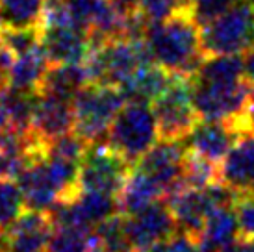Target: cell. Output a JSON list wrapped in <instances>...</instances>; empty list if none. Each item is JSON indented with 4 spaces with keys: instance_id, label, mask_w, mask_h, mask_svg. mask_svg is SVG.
<instances>
[{
    "instance_id": "obj_16",
    "label": "cell",
    "mask_w": 254,
    "mask_h": 252,
    "mask_svg": "<svg viewBox=\"0 0 254 252\" xmlns=\"http://www.w3.org/2000/svg\"><path fill=\"white\" fill-rule=\"evenodd\" d=\"M165 198L162 184L137 167H132L125 178V184L117 193V206L123 215H134Z\"/></svg>"
},
{
    "instance_id": "obj_27",
    "label": "cell",
    "mask_w": 254,
    "mask_h": 252,
    "mask_svg": "<svg viewBox=\"0 0 254 252\" xmlns=\"http://www.w3.org/2000/svg\"><path fill=\"white\" fill-rule=\"evenodd\" d=\"M95 230L102 239L106 252H135L132 241L128 238L127 217L123 213H115L112 217H108Z\"/></svg>"
},
{
    "instance_id": "obj_40",
    "label": "cell",
    "mask_w": 254,
    "mask_h": 252,
    "mask_svg": "<svg viewBox=\"0 0 254 252\" xmlns=\"http://www.w3.org/2000/svg\"><path fill=\"white\" fill-rule=\"evenodd\" d=\"M195 0H182V6H180V9H190V6L193 4Z\"/></svg>"
},
{
    "instance_id": "obj_33",
    "label": "cell",
    "mask_w": 254,
    "mask_h": 252,
    "mask_svg": "<svg viewBox=\"0 0 254 252\" xmlns=\"http://www.w3.org/2000/svg\"><path fill=\"white\" fill-rule=\"evenodd\" d=\"M232 123L241 133L243 132L254 133V89H253V95H251V100H249L247 110L243 112L241 117H238V119L232 121Z\"/></svg>"
},
{
    "instance_id": "obj_32",
    "label": "cell",
    "mask_w": 254,
    "mask_h": 252,
    "mask_svg": "<svg viewBox=\"0 0 254 252\" xmlns=\"http://www.w3.org/2000/svg\"><path fill=\"white\" fill-rule=\"evenodd\" d=\"M234 210L238 215L240 224V236L254 238V195L253 193H241L236 198Z\"/></svg>"
},
{
    "instance_id": "obj_39",
    "label": "cell",
    "mask_w": 254,
    "mask_h": 252,
    "mask_svg": "<svg viewBox=\"0 0 254 252\" xmlns=\"http://www.w3.org/2000/svg\"><path fill=\"white\" fill-rule=\"evenodd\" d=\"M0 252H7V238H6V232H0Z\"/></svg>"
},
{
    "instance_id": "obj_38",
    "label": "cell",
    "mask_w": 254,
    "mask_h": 252,
    "mask_svg": "<svg viewBox=\"0 0 254 252\" xmlns=\"http://www.w3.org/2000/svg\"><path fill=\"white\" fill-rule=\"evenodd\" d=\"M0 130H11V121L6 104V89H0Z\"/></svg>"
},
{
    "instance_id": "obj_34",
    "label": "cell",
    "mask_w": 254,
    "mask_h": 252,
    "mask_svg": "<svg viewBox=\"0 0 254 252\" xmlns=\"http://www.w3.org/2000/svg\"><path fill=\"white\" fill-rule=\"evenodd\" d=\"M112 6L125 17L141 15V0H110Z\"/></svg>"
},
{
    "instance_id": "obj_43",
    "label": "cell",
    "mask_w": 254,
    "mask_h": 252,
    "mask_svg": "<svg viewBox=\"0 0 254 252\" xmlns=\"http://www.w3.org/2000/svg\"><path fill=\"white\" fill-rule=\"evenodd\" d=\"M47 2H56V0H47Z\"/></svg>"
},
{
    "instance_id": "obj_10",
    "label": "cell",
    "mask_w": 254,
    "mask_h": 252,
    "mask_svg": "<svg viewBox=\"0 0 254 252\" xmlns=\"http://www.w3.org/2000/svg\"><path fill=\"white\" fill-rule=\"evenodd\" d=\"M69 132H74L72 100L47 93H37L28 135L50 143Z\"/></svg>"
},
{
    "instance_id": "obj_19",
    "label": "cell",
    "mask_w": 254,
    "mask_h": 252,
    "mask_svg": "<svg viewBox=\"0 0 254 252\" xmlns=\"http://www.w3.org/2000/svg\"><path fill=\"white\" fill-rule=\"evenodd\" d=\"M171 74L169 70L160 67L156 62H150L137 69L128 78L121 89L125 93L127 100H137V102H154L156 98L163 93V89L169 85Z\"/></svg>"
},
{
    "instance_id": "obj_3",
    "label": "cell",
    "mask_w": 254,
    "mask_h": 252,
    "mask_svg": "<svg viewBox=\"0 0 254 252\" xmlns=\"http://www.w3.org/2000/svg\"><path fill=\"white\" fill-rule=\"evenodd\" d=\"M158 141L160 132L152 106L148 102L127 100L110 126L108 143L130 167H134Z\"/></svg>"
},
{
    "instance_id": "obj_35",
    "label": "cell",
    "mask_w": 254,
    "mask_h": 252,
    "mask_svg": "<svg viewBox=\"0 0 254 252\" xmlns=\"http://www.w3.org/2000/svg\"><path fill=\"white\" fill-rule=\"evenodd\" d=\"M11 62H13V54L0 45V89H7V85H9L7 74H9Z\"/></svg>"
},
{
    "instance_id": "obj_24",
    "label": "cell",
    "mask_w": 254,
    "mask_h": 252,
    "mask_svg": "<svg viewBox=\"0 0 254 252\" xmlns=\"http://www.w3.org/2000/svg\"><path fill=\"white\" fill-rule=\"evenodd\" d=\"M182 182L186 188L195 189H204L212 184L221 182L219 165L186 147V156H184L182 165Z\"/></svg>"
},
{
    "instance_id": "obj_23",
    "label": "cell",
    "mask_w": 254,
    "mask_h": 252,
    "mask_svg": "<svg viewBox=\"0 0 254 252\" xmlns=\"http://www.w3.org/2000/svg\"><path fill=\"white\" fill-rule=\"evenodd\" d=\"M195 80L206 82H236L243 78V56L238 54H213L206 56L195 72Z\"/></svg>"
},
{
    "instance_id": "obj_2",
    "label": "cell",
    "mask_w": 254,
    "mask_h": 252,
    "mask_svg": "<svg viewBox=\"0 0 254 252\" xmlns=\"http://www.w3.org/2000/svg\"><path fill=\"white\" fill-rule=\"evenodd\" d=\"M150 62H154V58L145 35H135L91 45L84 65L89 70L91 84H112L121 87L135 70Z\"/></svg>"
},
{
    "instance_id": "obj_11",
    "label": "cell",
    "mask_w": 254,
    "mask_h": 252,
    "mask_svg": "<svg viewBox=\"0 0 254 252\" xmlns=\"http://www.w3.org/2000/svg\"><path fill=\"white\" fill-rule=\"evenodd\" d=\"M127 217V232L135 252H147L150 247L178 230V224L171 213L169 206L156 202L145 210Z\"/></svg>"
},
{
    "instance_id": "obj_21",
    "label": "cell",
    "mask_w": 254,
    "mask_h": 252,
    "mask_svg": "<svg viewBox=\"0 0 254 252\" xmlns=\"http://www.w3.org/2000/svg\"><path fill=\"white\" fill-rule=\"evenodd\" d=\"M45 252H106L97 230L54 226Z\"/></svg>"
},
{
    "instance_id": "obj_41",
    "label": "cell",
    "mask_w": 254,
    "mask_h": 252,
    "mask_svg": "<svg viewBox=\"0 0 254 252\" xmlns=\"http://www.w3.org/2000/svg\"><path fill=\"white\" fill-rule=\"evenodd\" d=\"M251 193H253V195H254V186H253V189H251Z\"/></svg>"
},
{
    "instance_id": "obj_25",
    "label": "cell",
    "mask_w": 254,
    "mask_h": 252,
    "mask_svg": "<svg viewBox=\"0 0 254 252\" xmlns=\"http://www.w3.org/2000/svg\"><path fill=\"white\" fill-rule=\"evenodd\" d=\"M26 135L15 130H0V178H15L24 163Z\"/></svg>"
},
{
    "instance_id": "obj_36",
    "label": "cell",
    "mask_w": 254,
    "mask_h": 252,
    "mask_svg": "<svg viewBox=\"0 0 254 252\" xmlns=\"http://www.w3.org/2000/svg\"><path fill=\"white\" fill-rule=\"evenodd\" d=\"M243 78L254 87V43L243 50Z\"/></svg>"
},
{
    "instance_id": "obj_1",
    "label": "cell",
    "mask_w": 254,
    "mask_h": 252,
    "mask_svg": "<svg viewBox=\"0 0 254 252\" xmlns=\"http://www.w3.org/2000/svg\"><path fill=\"white\" fill-rule=\"evenodd\" d=\"M198 28L188 9H178L165 21L147 24L145 39L154 62L171 74L195 76L206 60Z\"/></svg>"
},
{
    "instance_id": "obj_6",
    "label": "cell",
    "mask_w": 254,
    "mask_h": 252,
    "mask_svg": "<svg viewBox=\"0 0 254 252\" xmlns=\"http://www.w3.org/2000/svg\"><path fill=\"white\" fill-rule=\"evenodd\" d=\"M254 43V6L240 0L226 13L200 30V45L206 56L238 54Z\"/></svg>"
},
{
    "instance_id": "obj_42",
    "label": "cell",
    "mask_w": 254,
    "mask_h": 252,
    "mask_svg": "<svg viewBox=\"0 0 254 252\" xmlns=\"http://www.w3.org/2000/svg\"><path fill=\"white\" fill-rule=\"evenodd\" d=\"M249 2H251V4H253V6H254V0H249Z\"/></svg>"
},
{
    "instance_id": "obj_29",
    "label": "cell",
    "mask_w": 254,
    "mask_h": 252,
    "mask_svg": "<svg viewBox=\"0 0 254 252\" xmlns=\"http://www.w3.org/2000/svg\"><path fill=\"white\" fill-rule=\"evenodd\" d=\"M240 0H195L190 6V15L193 21L202 28L208 22L215 21L217 17L226 13L230 7H234Z\"/></svg>"
},
{
    "instance_id": "obj_7",
    "label": "cell",
    "mask_w": 254,
    "mask_h": 252,
    "mask_svg": "<svg viewBox=\"0 0 254 252\" xmlns=\"http://www.w3.org/2000/svg\"><path fill=\"white\" fill-rule=\"evenodd\" d=\"M253 85L247 80L206 82L191 78L193 106L200 121H236L247 110Z\"/></svg>"
},
{
    "instance_id": "obj_9",
    "label": "cell",
    "mask_w": 254,
    "mask_h": 252,
    "mask_svg": "<svg viewBox=\"0 0 254 252\" xmlns=\"http://www.w3.org/2000/svg\"><path fill=\"white\" fill-rule=\"evenodd\" d=\"M186 156V143L184 141H165L160 139L154 147L143 154L134 167L145 171L154 180L162 184L165 189V198L184 188L182 165Z\"/></svg>"
},
{
    "instance_id": "obj_8",
    "label": "cell",
    "mask_w": 254,
    "mask_h": 252,
    "mask_svg": "<svg viewBox=\"0 0 254 252\" xmlns=\"http://www.w3.org/2000/svg\"><path fill=\"white\" fill-rule=\"evenodd\" d=\"M130 165L110 143H93L87 147L80 167V191L115 195L121 191Z\"/></svg>"
},
{
    "instance_id": "obj_13",
    "label": "cell",
    "mask_w": 254,
    "mask_h": 252,
    "mask_svg": "<svg viewBox=\"0 0 254 252\" xmlns=\"http://www.w3.org/2000/svg\"><path fill=\"white\" fill-rule=\"evenodd\" d=\"M240 133L232 121H198L186 139V147L221 165Z\"/></svg>"
},
{
    "instance_id": "obj_37",
    "label": "cell",
    "mask_w": 254,
    "mask_h": 252,
    "mask_svg": "<svg viewBox=\"0 0 254 252\" xmlns=\"http://www.w3.org/2000/svg\"><path fill=\"white\" fill-rule=\"evenodd\" d=\"M223 252H254V238L238 236Z\"/></svg>"
},
{
    "instance_id": "obj_22",
    "label": "cell",
    "mask_w": 254,
    "mask_h": 252,
    "mask_svg": "<svg viewBox=\"0 0 254 252\" xmlns=\"http://www.w3.org/2000/svg\"><path fill=\"white\" fill-rule=\"evenodd\" d=\"M45 0H0V26L26 28L41 26Z\"/></svg>"
},
{
    "instance_id": "obj_26",
    "label": "cell",
    "mask_w": 254,
    "mask_h": 252,
    "mask_svg": "<svg viewBox=\"0 0 254 252\" xmlns=\"http://www.w3.org/2000/svg\"><path fill=\"white\" fill-rule=\"evenodd\" d=\"M26 208L21 186L15 178H0V232H7Z\"/></svg>"
},
{
    "instance_id": "obj_12",
    "label": "cell",
    "mask_w": 254,
    "mask_h": 252,
    "mask_svg": "<svg viewBox=\"0 0 254 252\" xmlns=\"http://www.w3.org/2000/svg\"><path fill=\"white\" fill-rule=\"evenodd\" d=\"M91 37L78 26H41V47L50 65L82 63L91 50Z\"/></svg>"
},
{
    "instance_id": "obj_28",
    "label": "cell",
    "mask_w": 254,
    "mask_h": 252,
    "mask_svg": "<svg viewBox=\"0 0 254 252\" xmlns=\"http://www.w3.org/2000/svg\"><path fill=\"white\" fill-rule=\"evenodd\" d=\"M0 45L7 49L13 56L28 52L41 45V26L26 28H0Z\"/></svg>"
},
{
    "instance_id": "obj_30",
    "label": "cell",
    "mask_w": 254,
    "mask_h": 252,
    "mask_svg": "<svg viewBox=\"0 0 254 252\" xmlns=\"http://www.w3.org/2000/svg\"><path fill=\"white\" fill-rule=\"evenodd\" d=\"M147 252H204V251H202L200 241L195 236H191V234L178 228L177 232H173L171 236L162 239L160 243L150 247Z\"/></svg>"
},
{
    "instance_id": "obj_18",
    "label": "cell",
    "mask_w": 254,
    "mask_h": 252,
    "mask_svg": "<svg viewBox=\"0 0 254 252\" xmlns=\"http://www.w3.org/2000/svg\"><path fill=\"white\" fill-rule=\"evenodd\" d=\"M87 84H91V76H89V70L84 65V62L49 65L41 87H39V93L72 100L78 95V91L84 89Z\"/></svg>"
},
{
    "instance_id": "obj_31",
    "label": "cell",
    "mask_w": 254,
    "mask_h": 252,
    "mask_svg": "<svg viewBox=\"0 0 254 252\" xmlns=\"http://www.w3.org/2000/svg\"><path fill=\"white\" fill-rule=\"evenodd\" d=\"M180 6H182V0H141V15L147 24L160 22L177 13Z\"/></svg>"
},
{
    "instance_id": "obj_15",
    "label": "cell",
    "mask_w": 254,
    "mask_h": 252,
    "mask_svg": "<svg viewBox=\"0 0 254 252\" xmlns=\"http://www.w3.org/2000/svg\"><path fill=\"white\" fill-rule=\"evenodd\" d=\"M221 182L236 191L251 193L254 186V133L243 132L219 165Z\"/></svg>"
},
{
    "instance_id": "obj_20",
    "label": "cell",
    "mask_w": 254,
    "mask_h": 252,
    "mask_svg": "<svg viewBox=\"0 0 254 252\" xmlns=\"http://www.w3.org/2000/svg\"><path fill=\"white\" fill-rule=\"evenodd\" d=\"M238 236L240 224L234 206H221L210 213L198 241L204 252H223Z\"/></svg>"
},
{
    "instance_id": "obj_14",
    "label": "cell",
    "mask_w": 254,
    "mask_h": 252,
    "mask_svg": "<svg viewBox=\"0 0 254 252\" xmlns=\"http://www.w3.org/2000/svg\"><path fill=\"white\" fill-rule=\"evenodd\" d=\"M54 232L49 211L26 210L6 232L7 252H45Z\"/></svg>"
},
{
    "instance_id": "obj_44",
    "label": "cell",
    "mask_w": 254,
    "mask_h": 252,
    "mask_svg": "<svg viewBox=\"0 0 254 252\" xmlns=\"http://www.w3.org/2000/svg\"><path fill=\"white\" fill-rule=\"evenodd\" d=\"M0 28H2V26H0Z\"/></svg>"
},
{
    "instance_id": "obj_4",
    "label": "cell",
    "mask_w": 254,
    "mask_h": 252,
    "mask_svg": "<svg viewBox=\"0 0 254 252\" xmlns=\"http://www.w3.org/2000/svg\"><path fill=\"white\" fill-rule=\"evenodd\" d=\"M127 97L119 85L87 84L72 98L74 132L87 143H100L108 137L115 115L125 106Z\"/></svg>"
},
{
    "instance_id": "obj_17",
    "label": "cell",
    "mask_w": 254,
    "mask_h": 252,
    "mask_svg": "<svg viewBox=\"0 0 254 252\" xmlns=\"http://www.w3.org/2000/svg\"><path fill=\"white\" fill-rule=\"evenodd\" d=\"M49 65L50 62L41 45H37L36 49L28 50V52L17 54L13 56V62L9 67V74H7L9 85L7 87L37 95Z\"/></svg>"
},
{
    "instance_id": "obj_5",
    "label": "cell",
    "mask_w": 254,
    "mask_h": 252,
    "mask_svg": "<svg viewBox=\"0 0 254 252\" xmlns=\"http://www.w3.org/2000/svg\"><path fill=\"white\" fill-rule=\"evenodd\" d=\"M160 139L186 141L197 126V110L193 106L191 78L173 74L169 85L152 102Z\"/></svg>"
}]
</instances>
